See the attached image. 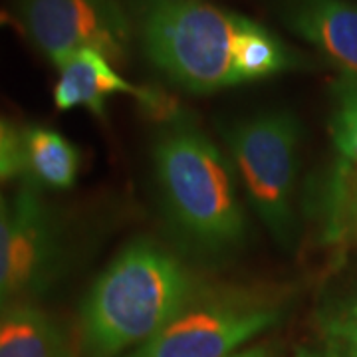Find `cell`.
I'll list each match as a JSON object with an SVG mask.
<instances>
[{"label":"cell","instance_id":"obj_1","mask_svg":"<svg viewBox=\"0 0 357 357\" xmlns=\"http://www.w3.org/2000/svg\"><path fill=\"white\" fill-rule=\"evenodd\" d=\"M161 211L178 243L201 258H227L246 241L236 171L187 112L163 117L153 143Z\"/></svg>","mask_w":357,"mask_h":357},{"label":"cell","instance_id":"obj_2","mask_svg":"<svg viewBox=\"0 0 357 357\" xmlns=\"http://www.w3.org/2000/svg\"><path fill=\"white\" fill-rule=\"evenodd\" d=\"M201 292L185 262L151 238L128 243L91 284L79 310L84 357H117L171 324Z\"/></svg>","mask_w":357,"mask_h":357},{"label":"cell","instance_id":"obj_3","mask_svg":"<svg viewBox=\"0 0 357 357\" xmlns=\"http://www.w3.org/2000/svg\"><path fill=\"white\" fill-rule=\"evenodd\" d=\"M131 16L145 58L175 86L213 93L243 84L234 42L250 18L206 0H131Z\"/></svg>","mask_w":357,"mask_h":357},{"label":"cell","instance_id":"obj_4","mask_svg":"<svg viewBox=\"0 0 357 357\" xmlns=\"http://www.w3.org/2000/svg\"><path fill=\"white\" fill-rule=\"evenodd\" d=\"M234 171L274 241L292 248L302 126L288 109H266L222 128Z\"/></svg>","mask_w":357,"mask_h":357},{"label":"cell","instance_id":"obj_5","mask_svg":"<svg viewBox=\"0 0 357 357\" xmlns=\"http://www.w3.org/2000/svg\"><path fill=\"white\" fill-rule=\"evenodd\" d=\"M282 316L284 300L272 292L201 290L177 318L126 357H230Z\"/></svg>","mask_w":357,"mask_h":357},{"label":"cell","instance_id":"obj_6","mask_svg":"<svg viewBox=\"0 0 357 357\" xmlns=\"http://www.w3.org/2000/svg\"><path fill=\"white\" fill-rule=\"evenodd\" d=\"M24 34L52 64L79 50H96L109 62H126L133 24L119 0H14Z\"/></svg>","mask_w":357,"mask_h":357},{"label":"cell","instance_id":"obj_7","mask_svg":"<svg viewBox=\"0 0 357 357\" xmlns=\"http://www.w3.org/2000/svg\"><path fill=\"white\" fill-rule=\"evenodd\" d=\"M68 232L36 183L24 178L10 204V270L6 306L34 304L68 268Z\"/></svg>","mask_w":357,"mask_h":357},{"label":"cell","instance_id":"obj_8","mask_svg":"<svg viewBox=\"0 0 357 357\" xmlns=\"http://www.w3.org/2000/svg\"><path fill=\"white\" fill-rule=\"evenodd\" d=\"M280 20L342 74L357 76V6L349 0H278Z\"/></svg>","mask_w":357,"mask_h":357},{"label":"cell","instance_id":"obj_9","mask_svg":"<svg viewBox=\"0 0 357 357\" xmlns=\"http://www.w3.org/2000/svg\"><path fill=\"white\" fill-rule=\"evenodd\" d=\"M54 103L60 112L86 107L96 117L105 115L107 100L115 93H131L143 100L147 88H135L117 74L112 62L96 50H79L58 66Z\"/></svg>","mask_w":357,"mask_h":357},{"label":"cell","instance_id":"obj_10","mask_svg":"<svg viewBox=\"0 0 357 357\" xmlns=\"http://www.w3.org/2000/svg\"><path fill=\"white\" fill-rule=\"evenodd\" d=\"M0 357H72V347L48 312L18 304L0 314Z\"/></svg>","mask_w":357,"mask_h":357},{"label":"cell","instance_id":"obj_11","mask_svg":"<svg viewBox=\"0 0 357 357\" xmlns=\"http://www.w3.org/2000/svg\"><path fill=\"white\" fill-rule=\"evenodd\" d=\"M24 177L40 189L64 191L76 183L79 151L62 133L44 126H30L22 131Z\"/></svg>","mask_w":357,"mask_h":357},{"label":"cell","instance_id":"obj_12","mask_svg":"<svg viewBox=\"0 0 357 357\" xmlns=\"http://www.w3.org/2000/svg\"><path fill=\"white\" fill-rule=\"evenodd\" d=\"M316 342L318 349L310 357H357V272L318 306Z\"/></svg>","mask_w":357,"mask_h":357},{"label":"cell","instance_id":"obj_13","mask_svg":"<svg viewBox=\"0 0 357 357\" xmlns=\"http://www.w3.org/2000/svg\"><path fill=\"white\" fill-rule=\"evenodd\" d=\"M234 66L246 84L302 68L306 66V56L294 52L274 32L250 20L234 42Z\"/></svg>","mask_w":357,"mask_h":357},{"label":"cell","instance_id":"obj_14","mask_svg":"<svg viewBox=\"0 0 357 357\" xmlns=\"http://www.w3.org/2000/svg\"><path fill=\"white\" fill-rule=\"evenodd\" d=\"M321 213L328 241H357V169L344 159L328 178Z\"/></svg>","mask_w":357,"mask_h":357},{"label":"cell","instance_id":"obj_15","mask_svg":"<svg viewBox=\"0 0 357 357\" xmlns=\"http://www.w3.org/2000/svg\"><path fill=\"white\" fill-rule=\"evenodd\" d=\"M333 112L330 129L340 157L357 169V105L342 98H332Z\"/></svg>","mask_w":357,"mask_h":357},{"label":"cell","instance_id":"obj_16","mask_svg":"<svg viewBox=\"0 0 357 357\" xmlns=\"http://www.w3.org/2000/svg\"><path fill=\"white\" fill-rule=\"evenodd\" d=\"M24 173L22 133L0 119V181Z\"/></svg>","mask_w":357,"mask_h":357},{"label":"cell","instance_id":"obj_17","mask_svg":"<svg viewBox=\"0 0 357 357\" xmlns=\"http://www.w3.org/2000/svg\"><path fill=\"white\" fill-rule=\"evenodd\" d=\"M8 270H10V204L0 192V310L6 306V288H8Z\"/></svg>","mask_w":357,"mask_h":357},{"label":"cell","instance_id":"obj_18","mask_svg":"<svg viewBox=\"0 0 357 357\" xmlns=\"http://www.w3.org/2000/svg\"><path fill=\"white\" fill-rule=\"evenodd\" d=\"M332 98H342L345 102L357 105V76L342 74L332 84Z\"/></svg>","mask_w":357,"mask_h":357},{"label":"cell","instance_id":"obj_19","mask_svg":"<svg viewBox=\"0 0 357 357\" xmlns=\"http://www.w3.org/2000/svg\"><path fill=\"white\" fill-rule=\"evenodd\" d=\"M230 357H276V349L272 345L262 344L255 345V347H248L244 351H236V354H232Z\"/></svg>","mask_w":357,"mask_h":357}]
</instances>
